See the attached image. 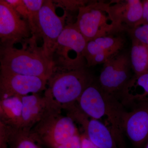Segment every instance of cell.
I'll return each mask as SVG.
<instances>
[{"mask_svg": "<svg viewBox=\"0 0 148 148\" xmlns=\"http://www.w3.org/2000/svg\"><path fill=\"white\" fill-rule=\"evenodd\" d=\"M124 133L132 144L141 147L148 141V101L134 106L125 112L123 118Z\"/></svg>", "mask_w": 148, "mask_h": 148, "instance_id": "obj_14", "label": "cell"}, {"mask_svg": "<svg viewBox=\"0 0 148 148\" xmlns=\"http://www.w3.org/2000/svg\"><path fill=\"white\" fill-rule=\"evenodd\" d=\"M143 16L140 21L135 27L140 25L148 24V0L143 1Z\"/></svg>", "mask_w": 148, "mask_h": 148, "instance_id": "obj_22", "label": "cell"}, {"mask_svg": "<svg viewBox=\"0 0 148 148\" xmlns=\"http://www.w3.org/2000/svg\"><path fill=\"white\" fill-rule=\"evenodd\" d=\"M145 148H148V142H147V145H146Z\"/></svg>", "mask_w": 148, "mask_h": 148, "instance_id": "obj_24", "label": "cell"}, {"mask_svg": "<svg viewBox=\"0 0 148 148\" xmlns=\"http://www.w3.org/2000/svg\"><path fill=\"white\" fill-rule=\"evenodd\" d=\"M119 98L102 89L94 81L76 103L82 112L101 122L110 130L119 148H125L123 105Z\"/></svg>", "mask_w": 148, "mask_h": 148, "instance_id": "obj_1", "label": "cell"}, {"mask_svg": "<svg viewBox=\"0 0 148 148\" xmlns=\"http://www.w3.org/2000/svg\"></svg>", "mask_w": 148, "mask_h": 148, "instance_id": "obj_25", "label": "cell"}, {"mask_svg": "<svg viewBox=\"0 0 148 148\" xmlns=\"http://www.w3.org/2000/svg\"><path fill=\"white\" fill-rule=\"evenodd\" d=\"M36 37L28 40L21 49L2 46L0 51L1 71L24 75L40 77L48 80L53 73V61L38 47Z\"/></svg>", "mask_w": 148, "mask_h": 148, "instance_id": "obj_2", "label": "cell"}, {"mask_svg": "<svg viewBox=\"0 0 148 148\" xmlns=\"http://www.w3.org/2000/svg\"><path fill=\"white\" fill-rule=\"evenodd\" d=\"M32 32L29 22L21 19L16 10L6 1H0V38L2 46H13L28 40Z\"/></svg>", "mask_w": 148, "mask_h": 148, "instance_id": "obj_10", "label": "cell"}, {"mask_svg": "<svg viewBox=\"0 0 148 148\" xmlns=\"http://www.w3.org/2000/svg\"><path fill=\"white\" fill-rule=\"evenodd\" d=\"M52 74L45 93L59 108L69 109L77 103L84 90L95 81L86 68Z\"/></svg>", "mask_w": 148, "mask_h": 148, "instance_id": "obj_3", "label": "cell"}, {"mask_svg": "<svg viewBox=\"0 0 148 148\" xmlns=\"http://www.w3.org/2000/svg\"><path fill=\"white\" fill-rule=\"evenodd\" d=\"M48 81L40 77L1 71V100L39 93L45 89Z\"/></svg>", "mask_w": 148, "mask_h": 148, "instance_id": "obj_11", "label": "cell"}, {"mask_svg": "<svg viewBox=\"0 0 148 148\" xmlns=\"http://www.w3.org/2000/svg\"><path fill=\"white\" fill-rule=\"evenodd\" d=\"M21 103V110L14 126L30 132L34 126L51 113L61 110L46 94L41 96L38 93L17 97Z\"/></svg>", "mask_w": 148, "mask_h": 148, "instance_id": "obj_9", "label": "cell"}, {"mask_svg": "<svg viewBox=\"0 0 148 148\" xmlns=\"http://www.w3.org/2000/svg\"><path fill=\"white\" fill-rule=\"evenodd\" d=\"M24 4L26 6L32 15L36 18L37 14L45 1L42 0H23Z\"/></svg>", "mask_w": 148, "mask_h": 148, "instance_id": "obj_20", "label": "cell"}, {"mask_svg": "<svg viewBox=\"0 0 148 148\" xmlns=\"http://www.w3.org/2000/svg\"><path fill=\"white\" fill-rule=\"evenodd\" d=\"M82 136L76 135L55 148H82Z\"/></svg>", "mask_w": 148, "mask_h": 148, "instance_id": "obj_21", "label": "cell"}, {"mask_svg": "<svg viewBox=\"0 0 148 148\" xmlns=\"http://www.w3.org/2000/svg\"><path fill=\"white\" fill-rule=\"evenodd\" d=\"M125 93L132 103L148 101V73L139 76L133 75L125 86Z\"/></svg>", "mask_w": 148, "mask_h": 148, "instance_id": "obj_17", "label": "cell"}, {"mask_svg": "<svg viewBox=\"0 0 148 148\" xmlns=\"http://www.w3.org/2000/svg\"><path fill=\"white\" fill-rule=\"evenodd\" d=\"M109 5L118 32L133 29L143 16V1L140 0L112 1Z\"/></svg>", "mask_w": 148, "mask_h": 148, "instance_id": "obj_15", "label": "cell"}, {"mask_svg": "<svg viewBox=\"0 0 148 148\" xmlns=\"http://www.w3.org/2000/svg\"><path fill=\"white\" fill-rule=\"evenodd\" d=\"M88 41L118 32L110 12L109 3L95 2L79 8L74 24Z\"/></svg>", "mask_w": 148, "mask_h": 148, "instance_id": "obj_5", "label": "cell"}, {"mask_svg": "<svg viewBox=\"0 0 148 148\" xmlns=\"http://www.w3.org/2000/svg\"><path fill=\"white\" fill-rule=\"evenodd\" d=\"M131 38L148 46V24L140 25L127 31Z\"/></svg>", "mask_w": 148, "mask_h": 148, "instance_id": "obj_19", "label": "cell"}, {"mask_svg": "<svg viewBox=\"0 0 148 148\" xmlns=\"http://www.w3.org/2000/svg\"><path fill=\"white\" fill-rule=\"evenodd\" d=\"M130 53L121 51L103 64L98 81L103 90L121 100L122 93L132 76Z\"/></svg>", "mask_w": 148, "mask_h": 148, "instance_id": "obj_7", "label": "cell"}, {"mask_svg": "<svg viewBox=\"0 0 148 148\" xmlns=\"http://www.w3.org/2000/svg\"><path fill=\"white\" fill-rule=\"evenodd\" d=\"M29 132L39 145L50 148L57 147L79 135L73 119L69 115L61 114V110L53 111L44 118Z\"/></svg>", "mask_w": 148, "mask_h": 148, "instance_id": "obj_4", "label": "cell"}, {"mask_svg": "<svg viewBox=\"0 0 148 148\" xmlns=\"http://www.w3.org/2000/svg\"><path fill=\"white\" fill-rule=\"evenodd\" d=\"M118 32L87 42L84 52L87 67L104 64L122 51L125 43V39L123 36L119 34Z\"/></svg>", "mask_w": 148, "mask_h": 148, "instance_id": "obj_12", "label": "cell"}, {"mask_svg": "<svg viewBox=\"0 0 148 148\" xmlns=\"http://www.w3.org/2000/svg\"><path fill=\"white\" fill-rule=\"evenodd\" d=\"M86 44L87 41L74 24L66 26L58 37L53 53L59 56L61 69L72 71L87 68L84 57Z\"/></svg>", "mask_w": 148, "mask_h": 148, "instance_id": "obj_6", "label": "cell"}, {"mask_svg": "<svg viewBox=\"0 0 148 148\" xmlns=\"http://www.w3.org/2000/svg\"><path fill=\"white\" fill-rule=\"evenodd\" d=\"M68 115L82 126L85 136L98 148H119L110 130L101 122L82 112L76 104L68 109Z\"/></svg>", "mask_w": 148, "mask_h": 148, "instance_id": "obj_13", "label": "cell"}, {"mask_svg": "<svg viewBox=\"0 0 148 148\" xmlns=\"http://www.w3.org/2000/svg\"><path fill=\"white\" fill-rule=\"evenodd\" d=\"M64 19L56 14L51 1H45L35 19L34 35L38 33L42 38L43 52L52 61L58 37L65 27Z\"/></svg>", "mask_w": 148, "mask_h": 148, "instance_id": "obj_8", "label": "cell"}, {"mask_svg": "<svg viewBox=\"0 0 148 148\" xmlns=\"http://www.w3.org/2000/svg\"><path fill=\"white\" fill-rule=\"evenodd\" d=\"M130 57L134 75L139 76L148 73V46L132 38Z\"/></svg>", "mask_w": 148, "mask_h": 148, "instance_id": "obj_18", "label": "cell"}, {"mask_svg": "<svg viewBox=\"0 0 148 148\" xmlns=\"http://www.w3.org/2000/svg\"><path fill=\"white\" fill-rule=\"evenodd\" d=\"M0 148H42L29 132L1 122Z\"/></svg>", "mask_w": 148, "mask_h": 148, "instance_id": "obj_16", "label": "cell"}, {"mask_svg": "<svg viewBox=\"0 0 148 148\" xmlns=\"http://www.w3.org/2000/svg\"><path fill=\"white\" fill-rule=\"evenodd\" d=\"M82 148H98L90 142L85 136H82Z\"/></svg>", "mask_w": 148, "mask_h": 148, "instance_id": "obj_23", "label": "cell"}]
</instances>
